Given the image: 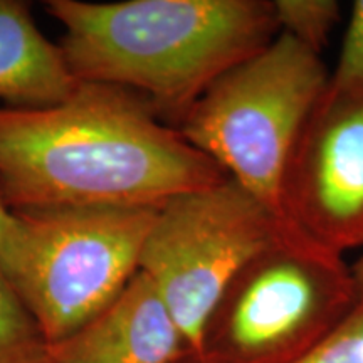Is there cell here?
<instances>
[{"label":"cell","mask_w":363,"mask_h":363,"mask_svg":"<svg viewBox=\"0 0 363 363\" xmlns=\"http://www.w3.org/2000/svg\"><path fill=\"white\" fill-rule=\"evenodd\" d=\"M328 83L337 88L363 89V0L353 4L338 66Z\"/></svg>","instance_id":"13"},{"label":"cell","mask_w":363,"mask_h":363,"mask_svg":"<svg viewBox=\"0 0 363 363\" xmlns=\"http://www.w3.org/2000/svg\"><path fill=\"white\" fill-rule=\"evenodd\" d=\"M145 98L83 83L43 110L0 108V199L12 212L62 207L160 208L227 179Z\"/></svg>","instance_id":"1"},{"label":"cell","mask_w":363,"mask_h":363,"mask_svg":"<svg viewBox=\"0 0 363 363\" xmlns=\"http://www.w3.org/2000/svg\"><path fill=\"white\" fill-rule=\"evenodd\" d=\"M293 363H363V306L358 305L328 338Z\"/></svg>","instance_id":"12"},{"label":"cell","mask_w":363,"mask_h":363,"mask_svg":"<svg viewBox=\"0 0 363 363\" xmlns=\"http://www.w3.org/2000/svg\"><path fill=\"white\" fill-rule=\"evenodd\" d=\"M272 6L279 33L316 54L325 49L342 12L335 0H274Z\"/></svg>","instance_id":"11"},{"label":"cell","mask_w":363,"mask_h":363,"mask_svg":"<svg viewBox=\"0 0 363 363\" xmlns=\"http://www.w3.org/2000/svg\"><path fill=\"white\" fill-rule=\"evenodd\" d=\"M328 81L320 54L279 33L208 86L179 130L230 179L284 217L286 167Z\"/></svg>","instance_id":"4"},{"label":"cell","mask_w":363,"mask_h":363,"mask_svg":"<svg viewBox=\"0 0 363 363\" xmlns=\"http://www.w3.org/2000/svg\"><path fill=\"white\" fill-rule=\"evenodd\" d=\"M45 11L65 27L76 78L138 91L179 125L208 86L279 33L267 0H49Z\"/></svg>","instance_id":"2"},{"label":"cell","mask_w":363,"mask_h":363,"mask_svg":"<svg viewBox=\"0 0 363 363\" xmlns=\"http://www.w3.org/2000/svg\"><path fill=\"white\" fill-rule=\"evenodd\" d=\"M358 306L352 266L293 227L227 284L194 363H293Z\"/></svg>","instance_id":"3"},{"label":"cell","mask_w":363,"mask_h":363,"mask_svg":"<svg viewBox=\"0 0 363 363\" xmlns=\"http://www.w3.org/2000/svg\"><path fill=\"white\" fill-rule=\"evenodd\" d=\"M0 363H54L51 340L2 271Z\"/></svg>","instance_id":"10"},{"label":"cell","mask_w":363,"mask_h":363,"mask_svg":"<svg viewBox=\"0 0 363 363\" xmlns=\"http://www.w3.org/2000/svg\"><path fill=\"white\" fill-rule=\"evenodd\" d=\"M158 208L62 207L13 212L21 233L2 274L57 343L110 306L140 271Z\"/></svg>","instance_id":"5"},{"label":"cell","mask_w":363,"mask_h":363,"mask_svg":"<svg viewBox=\"0 0 363 363\" xmlns=\"http://www.w3.org/2000/svg\"><path fill=\"white\" fill-rule=\"evenodd\" d=\"M54 363H187L189 347L155 284L138 271L118 298L52 343Z\"/></svg>","instance_id":"8"},{"label":"cell","mask_w":363,"mask_h":363,"mask_svg":"<svg viewBox=\"0 0 363 363\" xmlns=\"http://www.w3.org/2000/svg\"><path fill=\"white\" fill-rule=\"evenodd\" d=\"M281 206L331 251L363 246V89L326 84L294 143Z\"/></svg>","instance_id":"7"},{"label":"cell","mask_w":363,"mask_h":363,"mask_svg":"<svg viewBox=\"0 0 363 363\" xmlns=\"http://www.w3.org/2000/svg\"><path fill=\"white\" fill-rule=\"evenodd\" d=\"M352 274L357 284L358 293V305L363 306V256L352 266Z\"/></svg>","instance_id":"15"},{"label":"cell","mask_w":363,"mask_h":363,"mask_svg":"<svg viewBox=\"0 0 363 363\" xmlns=\"http://www.w3.org/2000/svg\"><path fill=\"white\" fill-rule=\"evenodd\" d=\"M81 84L61 45L38 29L29 6L0 0V101L43 110L67 101Z\"/></svg>","instance_id":"9"},{"label":"cell","mask_w":363,"mask_h":363,"mask_svg":"<svg viewBox=\"0 0 363 363\" xmlns=\"http://www.w3.org/2000/svg\"><path fill=\"white\" fill-rule=\"evenodd\" d=\"M291 222L227 177L158 208L140 257L194 363L203 326L240 267L293 229Z\"/></svg>","instance_id":"6"},{"label":"cell","mask_w":363,"mask_h":363,"mask_svg":"<svg viewBox=\"0 0 363 363\" xmlns=\"http://www.w3.org/2000/svg\"><path fill=\"white\" fill-rule=\"evenodd\" d=\"M21 222L13 212L0 199V271L11 262L17 240H19Z\"/></svg>","instance_id":"14"}]
</instances>
